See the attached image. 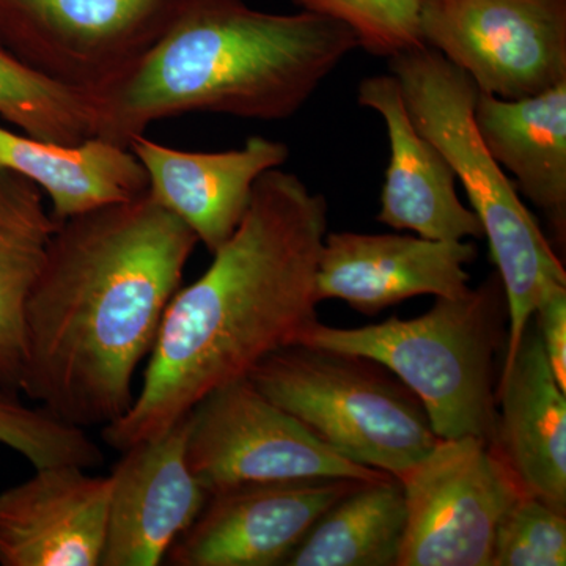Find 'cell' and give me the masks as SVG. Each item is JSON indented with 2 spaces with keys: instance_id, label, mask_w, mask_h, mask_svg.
Masks as SVG:
<instances>
[{
  "instance_id": "2e32d148",
  "label": "cell",
  "mask_w": 566,
  "mask_h": 566,
  "mask_svg": "<svg viewBox=\"0 0 566 566\" xmlns=\"http://www.w3.org/2000/svg\"><path fill=\"white\" fill-rule=\"evenodd\" d=\"M357 103L381 115L389 134L390 161L376 219L427 240L482 238V223L458 197L457 175L449 161L409 117L397 77H365L357 88Z\"/></svg>"
},
{
  "instance_id": "9c48e42d",
  "label": "cell",
  "mask_w": 566,
  "mask_h": 566,
  "mask_svg": "<svg viewBox=\"0 0 566 566\" xmlns=\"http://www.w3.org/2000/svg\"><path fill=\"white\" fill-rule=\"evenodd\" d=\"M398 482L406 526L397 566H493L499 527L524 494L493 447L438 439Z\"/></svg>"
},
{
  "instance_id": "ffe728a7",
  "label": "cell",
  "mask_w": 566,
  "mask_h": 566,
  "mask_svg": "<svg viewBox=\"0 0 566 566\" xmlns=\"http://www.w3.org/2000/svg\"><path fill=\"white\" fill-rule=\"evenodd\" d=\"M57 227L39 186L0 167V386L17 392L25 303Z\"/></svg>"
},
{
  "instance_id": "603a6c76",
  "label": "cell",
  "mask_w": 566,
  "mask_h": 566,
  "mask_svg": "<svg viewBox=\"0 0 566 566\" xmlns=\"http://www.w3.org/2000/svg\"><path fill=\"white\" fill-rule=\"evenodd\" d=\"M18 394L0 386V444L20 453L33 469L80 465L91 471L103 464L102 449L85 430L41 406L31 408Z\"/></svg>"
},
{
  "instance_id": "e0dca14e",
  "label": "cell",
  "mask_w": 566,
  "mask_h": 566,
  "mask_svg": "<svg viewBox=\"0 0 566 566\" xmlns=\"http://www.w3.org/2000/svg\"><path fill=\"white\" fill-rule=\"evenodd\" d=\"M491 447L524 494L566 515V390L553 374L534 319L499 374Z\"/></svg>"
},
{
  "instance_id": "6da1fadb",
  "label": "cell",
  "mask_w": 566,
  "mask_h": 566,
  "mask_svg": "<svg viewBox=\"0 0 566 566\" xmlns=\"http://www.w3.org/2000/svg\"><path fill=\"white\" fill-rule=\"evenodd\" d=\"M197 244L148 192L59 223L25 303L18 390L82 430L120 419Z\"/></svg>"
},
{
  "instance_id": "30bf717a",
  "label": "cell",
  "mask_w": 566,
  "mask_h": 566,
  "mask_svg": "<svg viewBox=\"0 0 566 566\" xmlns=\"http://www.w3.org/2000/svg\"><path fill=\"white\" fill-rule=\"evenodd\" d=\"M422 36L499 98L566 81V0H424Z\"/></svg>"
},
{
  "instance_id": "d4e9b609",
  "label": "cell",
  "mask_w": 566,
  "mask_h": 566,
  "mask_svg": "<svg viewBox=\"0 0 566 566\" xmlns=\"http://www.w3.org/2000/svg\"><path fill=\"white\" fill-rule=\"evenodd\" d=\"M566 515L534 495L510 506L495 538L493 566H564Z\"/></svg>"
},
{
  "instance_id": "44dd1931",
  "label": "cell",
  "mask_w": 566,
  "mask_h": 566,
  "mask_svg": "<svg viewBox=\"0 0 566 566\" xmlns=\"http://www.w3.org/2000/svg\"><path fill=\"white\" fill-rule=\"evenodd\" d=\"M406 526L403 486L395 476L354 488L314 524L289 566H394Z\"/></svg>"
},
{
  "instance_id": "3957f363",
  "label": "cell",
  "mask_w": 566,
  "mask_h": 566,
  "mask_svg": "<svg viewBox=\"0 0 566 566\" xmlns=\"http://www.w3.org/2000/svg\"><path fill=\"white\" fill-rule=\"evenodd\" d=\"M357 48L352 29L311 11L182 0L155 46L92 95L95 137L128 147L151 123L188 112L286 120Z\"/></svg>"
},
{
  "instance_id": "4fadbf2b",
  "label": "cell",
  "mask_w": 566,
  "mask_h": 566,
  "mask_svg": "<svg viewBox=\"0 0 566 566\" xmlns=\"http://www.w3.org/2000/svg\"><path fill=\"white\" fill-rule=\"evenodd\" d=\"M475 259L476 248L468 241L326 233L316 270V297L319 303L344 301L368 316L423 294L458 297L468 293L465 266Z\"/></svg>"
},
{
  "instance_id": "8992f818",
  "label": "cell",
  "mask_w": 566,
  "mask_h": 566,
  "mask_svg": "<svg viewBox=\"0 0 566 566\" xmlns=\"http://www.w3.org/2000/svg\"><path fill=\"white\" fill-rule=\"evenodd\" d=\"M249 379L338 455L397 480L439 439L419 398L364 357L293 344Z\"/></svg>"
},
{
  "instance_id": "7402d4cb",
  "label": "cell",
  "mask_w": 566,
  "mask_h": 566,
  "mask_svg": "<svg viewBox=\"0 0 566 566\" xmlns=\"http://www.w3.org/2000/svg\"><path fill=\"white\" fill-rule=\"evenodd\" d=\"M0 117L33 139L73 145L95 137L92 96L43 76L2 44Z\"/></svg>"
},
{
  "instance_id": "cb8c5ba5",
  "label": "cell",
  "mask_w": 566,
  "mask_h": 566,
  "mask_svg": "<svg viewBox=\"0 0 566 566\" xmlns=\"http://www.w3.org/2000/svg\"><path fill=\"white\" fill-rule=\"evenodd\" d=\"M294 6L345 24L359 48L392 59L427 46L422 36L424 0H293Z\"/></svg>"
},
{
  "instance_id": "5bb4252c",
  "label": "cell",
  "mask_w": 566,
  "mask_h": 566,
  "mask_svg": "<svg viewBox=\"0 0 566 566\" xmlns=\"http://www.w3.org/2000/svg\"><path fill=\"white\" fill-rule=\"evenodd\" d=\"M109 497V475L35 469L0 493V565L102 566Z\"/></svg>"
},
{
  "instance_id": "8fae6325",
  "label": "cell",
  "mask_w": 566,
  "mask_h": 566,
  "mask_svg": "<svg viewBox=\"0 0 566 566\" xmlns=\"http://www.w3.org/2000/svg\"><path fill=\"white\" fill-rule=\"evenodd\" d=\"M363 483L301 479L216 491L170 547L166 562L174 566L285 565L323 513Z\"/></svg>"
},
{
  "instance_id": "7a4b0ae2",
  "label": "cell",
  "mask_w": 566,
  "mask_h": 566,
  "mask_svg": "<svg viewBox=\"0 0 566 566\" xmlns=\"http://www.w3.org/2000/svg\"><path fill=\"white\" fill-rule=\"evenodd\" d=\"M327 202L297 175L268 170L208 270L180 286L128 411L103 439L123 452L169 430L212 390L249 378L264 357L297 344L316 318V270Z\"/></svg>"
},
{
  "instance_id": "ac0fdd59",
  "label": "cell",
  "mask_w": 566,
  "mask_h": 566,
  "mask_svg": "<svg viewBox=\"0 0 566 566\" xmlns=\"http://www.w3.org/2000/svg\"><path fill=\"white\" fill-rule=\"evenodd\" d=\"M476 132L499 166L516 178L528 202L566 237V81L539 95L504 99L480 92Z\"/></svg>"
},
{
  "instance_id": "277c9868",
  "label": "cell",
  "mask_w": 566,
  "mask_h": 566,
  "mask_svg": "<svg viewBox=\"0 0 566 566\" xmlns=\"http://www.w3.org/2000/svg\"><path fill=\"white\" fill-rule=\"evenodd\" d=\"M389 66L417 132L449 161L490 243L509 311L505 368L543 294L566 285L564 264L476 132L475 82L430 46L395 55Z\"/></svg>"
},
{
  "instance_id": "5b68a950",
  "label": "cell",
  "mask_w": 566,
  "mask_h": 566,
  "mask_svg": "<svg viewBox=\"0 0 566 566\" xmlns=\"http://www.w3.org/2000/svg\"><path fill=\"white\" fill-rule=\"evenodd\" d=\"M506 322L504 286L493 275L461 296L436 297L416 318L354 329L315 322L297 344L374 360L419 398L439 439L472 436L493 446Z\"/></svg>"
},
{
  "instance_id": "d6986e66",
  "label": "cell",
  "mask_w": 566,
  "mask_h": 566,
  "mask_svg": "<svg viewBox=\"0 0 566 566\" xmlns=\"http://www.w3.org/2000/svg\"><path fill=\"white\" fill-rule=\"evenodd\" d=\"M0 167L39 186L57 223L148 192V175L129 147L102 137L55 144L0 126Z\"/></svg>"
},
{
  "instance_id": "7c38bea8",
  "label": "cell",
  "mask_w": 566,
  "mask_h": 566,
  "mask_svg": "<svg viewBox=\"0 0 566 566\" xmlns=\"http://www.w3.org/2000/svg\"><path fill=\"white\" fill-rule=\"evenodd\" d=\"M188 416L123 450L112 469L102 566H158L202 512L208 493L186 455Z\"/></svg>"
},
{
  "instance_id": "484cf974",
  "label": "cell",
  "mask_w": 566,
  "mask_h": 566,
  "mask_svg": "<svg viewBox=\"0 0 566 566\" xmlns=\"http://www.w3.org/2000/svg\"><path fill=\"white\" fill-rule=\"evenodd\" d=\"M534 316L553 374L566 390V285L547 290L536 305Z\"/></svg>"
},
{
  "instance_id": "9a60e30c",
  "label": "cell",
  "mask_w": 566,
  "mask_h": 566,
  "mask_svg": "<svg viewBox=\"0 0 566 566\" xmlns=\"http://www.w3.org/2000/svg\"><path fill=\"white\" fill-rule=\"evenodd\" d=\"M134 153L148 175V193L177 216L211 253L234 233L251 202L253 186L264 172L290 158L281 140L249 137L229 151H185L133 137Z\"/></svg>"
},
{
  "instance_id": "ba28073f",
  "label": "cell",
  "mask_w": 566,
  "mask_h": 566,
  "mask_svg": "<svg viewBox=\"0 0 566 566\" xmlns=\"http://www.w3.org/2000/svg\"><path fill=\"white\" fill-rule=\"evenodd\" d=\"M186 455L208 494L245 483L392 476L338 455L249 378L219 387L193 406Z\"/></svg>"
},
{
  "instance_id": "52a82bcc",
  "label": "cell",
  "mask_w": 566,
  "mask_h": 566,
  "mask_svg": "<svg viewBox=\"0 0 566 566\" xmlns=\"http://www.w3.org/2000/svg\"><path fill=\"white\" fill-rule=\"evenodd\" d=\"M182 0H0V44L43 76L96 95L155 46Z\"/></svg>"
}]
</instances>
